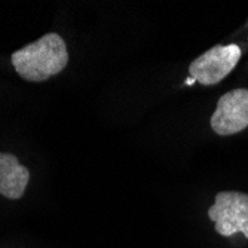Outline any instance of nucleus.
Segmentation results:
<instances>
[{
    "instance_id": "f257e3e1",
    "label": "nucleus",
    "mask_w": 248,
    "mask_h": 248,
    "mask_svg": "<svg viewBox=\"0 0 248 248\" xmlns=\"http://www.w3.org/2000/svg\"><path fill=\"white\" fill-rule=\"evenodd\" d=\"M67 62V46L57 33L45 34L12 54V64L16 73L30 82H42L58 75Z\"/></svg>"
},
{
    "instance_id": "39448f33",
    "label": "nucleus",
    "mask_w": 248,
    "mask_h": 248,
    "mask_svg": "<svg viewBox=\"0 0 248 248\" xmlns=\"http://www.w3.org/2000/svg\"><path fill=\"white\" fill-rule=\"evenodd\" d=\"M30 171L11 153H0V195L8 199H19L26 192Z\"/></svg>"
},
{
    "instance_id": "f03ea898",
    "label": "nucleus",
    "mask_w": 248,
    "mask_h": 248,
    "mask_svg": "<svg viewBox=\"0 0 248 248\" xmlns=\"http://www.w3.org/2000/svg\"><path fill=\"white\" fill-rule=\"evenodd\" d=\"M208 217L216 223L221 236L241 232L248 239V195L241 192H220L208 210Z\"/></svg>"
},
{
    "instance_id": "7ed1b4c3",
    "label": "nucleus",
    "mask_w": 248,
    "mask_h": 248,
    "mask_svg": "<svg viewBox=\"0 0 248 248\" xmlns=\"http://www.w3.org/2000/svg\"><path fill=\"white\" fill-rule=\"evenodd\" d=\"M239 58L241 48L238 45H216L189 65V75L204 86L216 85L235 69Z\"/></svg>"
},
{
    "instance_id": "20e7f679",
    "label": "nucleus",
    "mask_w": 248,
    "mask_h": 248,
    "mask_svg": "<svg viewBox=\"0 0 248 248\" xmlns=\"http://www.w3.org/2000/svg\"><path fill=\"white\" fill-rule=\"evenodd\" d=\"M248 126V89L238 88L220 97L211 116V128L217 135H232Z\"/></svg>"
},
{
    "instance_id": "423d86ee",
    "label": "nucleus",
    "mask_w": 248,
    "mask_h": 248,
    "mask_svg": "<svg viewBox=\"0 0 248 248\" xmlns=\"http://www.w3.org/2000/svg\"><path fill=\"white\" fill-rule=\"evenodd\" d=\"M195 82H196V80H195L193 78H187V79L185 80V85H187V86H190V85H193Z\"/></svg>"
}]
</instances>
